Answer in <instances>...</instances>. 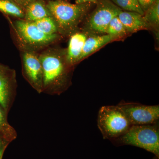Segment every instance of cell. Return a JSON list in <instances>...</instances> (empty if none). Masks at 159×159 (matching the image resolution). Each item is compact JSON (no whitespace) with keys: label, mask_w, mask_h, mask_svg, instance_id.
Segmentation results:
<instances>
[{"label":"cell","mask_w":159,"mask_h":159,"mask_svg":"<svg viewBox=\"0 0 159 159\" xmlns=\"http://www.w3.org/2000/svg\"><path fill=\"white\" fill-rule=\"evenodd\" d=\"M25 12V20L33 22L43 18L51 16V13L43 2L35 0L26 8Z\"/></svg>","instance_id":"12"},{"label":"cell","mask_w":159,"mask_h":159,"mask_svg":"<svg viewBox=\"0 0 159 159\" xmlns=\"http://www.w3.org/2000/svg\"><path fill=\"white\" fill-rule=\"evenodd\" d=\"M96 5L85 23V33L91 35L106 34L111 21L122 10L111 0H98Z\"/></svg>","instance_id":"5"},{"label":"cell","mask_w":159,"mask_h":159,"mask_svg":"<svg viewBox=\"0 0 159 159\" xmlns=\"http://www.w3.org/2000/svg\"><path fill=\"white\" fill-rule=\"evenodd\" d=\"M144 19L150 28L158 32L159 26V0H156L153 5L144 12Z\"/></svg>","instance_id":"14"},{"label":"cell","mask_w":159,"mask_h":159,"mask_svg":"<svg viewBox=\"0 0 159 159\" xmlns=\"http://www.w3.org/2000/svg\"><path fill=\"white\" fill-rule=\"evenodd\" d=\"M126 115L132 125H146L159 122V105H145L122 101L117 105Z\"/></svg>","instance_id":"6"},{"label":"cell","mask_w":159,"mask_h":159,"mask_svg":"<svg viewBox=\"0 0 159 159\" xmlns=\"http://www.w3.org/2000/svg\"><path fill=\"white\" fill-rule=\"evenodd\" d=\"M8 83L7 80L3 77H0V105L6 109L8 100Z\"/></svg>","instance_id":"17"},{"label":"cell","mask_w":159,"mask_h":159,"mask_svg":"<svg viewBox=\"0 0 159 159\" xmlns=\"http://www.w3.org/2000/svg\"><path fill=\"white\" fill-rule=\"evenodd\" d=\"M1 76H2V75L1 72H0V77H1Z\"/></svg>","instance_id":"25"},{"label":"cell","mask_w":159,"mask_h":159,"mask_svg":"<svg viewBox=\"0 0 159 159\" xmlns=\"http://www.w3.org/2000/svg\"><path fill=\"white\" fill-rule=\"evenodd\" d=\"M98 0H76V4H82L85 3H90L92 4H96Z\"/></svg>","instance_id":"22"},{"label":"cell","mask_w":159,"mask_h":159,"mask_svg":"<svg viewBox=\"0 0 159 159\" xmlns=\"http://www.w3.org/2000/svg\"><path fill=\"white\" fill-rule=\"evenodd\" d=\"M33 22L41 31L46 34H55L58 31L56 23L51 16L44 17Z\"/></svg>","instance_id":"15"},{"label":"cell","mask_w":159,"mask_h":159,"mask_svg":"<svg viewBox=\"0 0 159 159\" xmlns=\"http://www.w3.org/2000/svg\"><path fill=\"white\" fill-rule=\"evenodd\" d=\"M23 62L29 80L36 88H41L43 84V70L39 57L32 52H25L23 55Z\"/></svg>","instance_id":"8"},{"label":"cell","mask_w":159,"mask_h":159,"mask_svg":"<svg viewBox=\"0 0 159 159\" xmlns=\"http://www.w3.org/2000/svg\"><path fill=\"white\" fill-rule=\"evenodd\" d=\"M97 122L103 139L110 141L125 134L132 125L117 105L102 107L98 112Z\"/></svg>","instance_id":"3"},{"label":"cell","mask_w":159,"mask_h":159,"mask_svg":"<svg viewBox=\"0 0 159 159\" xmlns=\"http://www.w3.org/2000/svg\"><path fill=\"white\" fill-rule=\"evenodd\" d=\"M117 39H119V38L108 34L91 35L87 37L84 46L81 56L80 57L79 61L96 52L103 46Z\"/></svg>","instance_id":"11"},{"label":"cell","mask_w":159,"mask_h":159,"mask_svg":"<svg viewBox=\"0 0 159 159\" xmlns=\"http://www.w3.org/2000/svg\"><path fill=\"white\" fill-rule=\"evenodd\" d=\"M127 33H133L142 30L151 29L144 16L134 11L121 10L118 15Z\"/></svg>","instance_id":"9"},{"label":"cell","mask_w":159,"mask_h":159,"mask_svg":"<svg viewBox=\"0 0 159 159\" xmlns=\"http://www.w3.org/2000/svg\"><path fill=\"white\" fill-rule=\"evenodd\" d=\"M127 34L125 27L118 16L111 20L107 29L106 34L116 36L120 39Z\"/></svg>","instance_id":"16"},{"label":"cell","mask_w":159,"mask_h":159,"mask_svg":"<svg viewBox=\"0 0 159 159\" xmlns=\"http://www.w3.org/2000/svg\"><path fill=\"white\" fill-rule=\"evenodd\" d=\"M0 11L19 18H25V12L22 8L12 0H0Z\"/></svg>","instance_id":"13"},{"label":"cell","mask_w":159,"mask_h":159,"mask_svg":"<svg viewBox=\"0 0 159 159\" xmlns=\"http://www.w3.org/2000/svg\"><path fill=\"white\" fill-rule=\"evenodd\" d=\"M16 30L21 41L26 45L39 48L48 45L57 39V34H46L41 31L34 22L24 20H18Z\"/></svg>","instance_id":"7"},{"label":"cell","mask_w":159,"mask_h":159,"mask_svg":"<svg viewBox=\"0 0 159 159\" xmlns=\"http://www.w3.org/2000/svg\"><path fill=\"white\" fill-rule=\"evenodd\" d=\"M87 37V35L82 32H76L71 35L66 54V60L69 66L74 65L79 62Z\"/></svg>","instance_id":"10"},{"label":"cell","mask_w":159,"mask_h":159,"mask_svg":"<svg viewBox=\"0 0 159 159\" xmlns=\"http://www.w3.org/2000/svg\"><path fill=\"white\" fill-rule=\"evenodd\" d=\"M92 3L73 4L62 0L49 1L47 4L51 17L57 25V31L65 35H72L83 20Z\"/></svg>","instance_id":"1"},{"label":"cell","mask_w":159,"mask_h":159,"mask_svg":"<svg viewBox=\"0 0 159 159\" xmlns=\"http://www.w3.org/2000/svg\"><path fill=\"white\" fill-rule=\"evenodd\" d=\"M111 141L118 146L131 145L143 148L159 159L158 122L151 125H132L125 134Z\"/></svg>","instance_id":"2"},{"label":"cell","mask_w":159,"mask_h":159,"mask_svg":"<svg viewBox=\"0 0 159 159\" xmlns=\"http://www.w3.org/2000/svg\"><path fill=\"white\" fill-rule=\"evenodd\" d=\"M2 143H1V138H0V146H1V145H2Z\"/></svg>","instance_id":"24"},{"label":"cell","mask_w":159,"mask_h":159,"mask_svg":"<svg viewBox=\"0 0 159 159\" xmlns=\"http://www.w3.org/2000/svg\"><path fill=\"white\" fill-rule=\"evenodd\" d=\"M22 8L26 9L29 5L35 0H12Z\"/></svg>","instance_id":"21"},{"label":"cell","mask_w":159,"mask_h":159,"mask_svg":"<svg viewBox=\"0 0 159 159\" xmlns=\"http://www.w3.org/2000/svg\"><path fill=\"white\" fill-rule=\"evenodd\" d=\"M43 70V83L45 86H57L63 88L68 81V64L66 56L59 52H45L39 57Z\"/></svg>","instance_id":"4"},{"label":"cell","mask_w":159,"mask_h":159,"mask_svg":"<svg viewBox=\"0 0 159 159\" xmlns=\"http://www.w3.org/2000/svg\"><path fill=\"white\" fill-rule=\"evenodd\" d=\"M8 145V143H2L0 146V159H2L4 152Z\"/></svg>","instance_id":"23"},{"label":"cell","mask_w":159,"mask_h":159,"mask_svg":"<svg viewBox=\"0 0 159 159\" xmlns=\"http://www.w3.org/2000/svg\"><path fill=\"white\" fill-rule=\"evenodd\" d=\"M111 1L121 9H123L126 11L138 12L142 15H144V11L137 9L131 2L130 0H111Z\"/></svg>","instance_id":"19"},{"label":"cell","mask_w":159,"mask_h":159,"mask_svg":"<svg viewBox=\"0 0 159 159\" xmlns=\"http://www.w3.org/2000/svg\"><path fill=\"white\" fill-rule=\"evenodd\" d=\"M0 131L7 135V140L8 141H11L15 138V136L12 134L14 132V131L13 130L11 126H10L6 122L5 116L1 107H0Z\"/></svg>","instance_id":"18"},{"label":"cell","mask_w":159,"mask_h":159,"mask_svg":"<svg viewBox=\"0 0 159 159\" xmlns=\"http://www.w3.org/2000/svg\"><path fill=\"white\" fill-rule=\"evenodd\" d=\"M141 9L144 12L153 5L156 0H138Z\"/></svg>","instance_id":"20"}]
</instances>
